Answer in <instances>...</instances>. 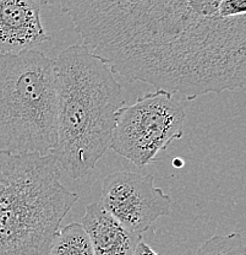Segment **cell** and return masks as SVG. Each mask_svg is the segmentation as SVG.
I'll return each mask as SVG.
<instances>
[{"label": "cell", "instance_id": "cell-8", "mask_svg": "<svg viewBox=\"0 0 246 255\" xmlns=\"http://www.w3.org/2000/svg\"><path fill=\"white\" fill-rule=\"evenodd\" d=\"M81 225L91 239L93 255H134L142 239L108 214L99 203L87 205Z\"/></svg>", "mask_w": 246, "mask_h": 255}, {"label": "cell", "instance_id": "cell-2", "mask_svg": "<svg viewBox=\"0 0 246 255\" xmlns=\"http://www.w3.org/2000/svg\"><path fill=\"white\" fill-rule=\"evenodd\" d=\"M55 64L57 145L52 151L71 179L86 177L110 148L116 112L124 107L115 74L83 44L60 52Z\"/></svg>", "mask_w": 246, "mask_h": 255}, {"label": "cell", "instance_id": "cell-10", "mask_svg": "<svg viewBox=\"0 0 246 255\" xmlns=\"http://www.w3.org/2000/svg\"><path fill=\"white\" fill-rule=\"evenodd\" d=\"M194 255H246L245 237L242 232L212 236Z\"/></svg>", "mask_w": 246, "mask_h": 255}, {"label": "cell", "instance_id": "cell-7", "mask_svg": "<svg viewBox=\"0 0 246 255\" xmlns=\"http://www.w3.org/2000/svg\"><path fill=\"white\" fill-rule=\"evenodd\" d=\"M38 0H0V55L32 50L50 41Z\"/></svg>", "mask_w": 246, "mask_h": 255}, {"label": "cell", "instance_id": "cell-9", "mask_svg": "<svg viewBox=\"0 0 246 255\" xmlns=\"http://www.w3.org/2000/svg\"><path fill=\"white\" fill-rule=\"evenodd\" d=\"M48 255H93L91 239L80 222L60 227L50 246Z\"/></svg>", "mask_w": 246, "mask_h": 255}, {"label": "cell", "instance_id": "cell-5", "mask_svg": "<svg viewBox=\"0 0 246 255\" xmlns=\"http://www.w3.org/2000/svg\"><path fill=\"white\" fill-rule=\"evenodd\" d=\"M185 110L174 95L156 90L115 114L110 148L139 168L157 159L184 134Z\"/></svg>", "mask_w": 246, "mask_h": 255}, {"label": "cell", "instance_id": "cell-1", "mask_svg": "<svg viewBox=\"0 0 246 255\" xmlns=\"http://www.w3.org/2000/svg\"><path fill=\"white\" fill-rule=\"evenodd\" d=\"M82 44L128 81L189 101L246 84V16L222 17L219 0L57 2Z\"/></svg>", "mask_w": 246, "mask_h": 255}, {"label": "cell", "instance_id": "cell-3", "mask_svg": "<svg viewBox=\"0 0 246 255\" xmlns=\"http://www.w3.org/2000/svg\"><path fill=\"white\" fill-rule=\"evenodd\" d=\"M78 199L52 153L0 152V255H48Z\"/></svg>", "mask_w": 246, "mask_h": 255}, {"label": "cell", "instance_id": "cell-12", "mask_svg": "<svg viewBox=\"0 0 246 255\" xmlns=\"http://www.w3.org/2000/svg\"><path fill=\"white\" fill-rule=\"evenodd\" d=\"M134 255H160V254H158L152 247L148 246L146 242H144L141 239V241L139 242V244H137L136 249H135Z\"/></svg>", "mask_w": 246, "mask_h": 255}, {"label": "cell", "instance_id": "cell-4", "mask_svg": "<svg viewBox=\"0 0 246 255\" xmlns=\"http://www.w3.org/2000/svg\"><path fill=\"white\" fill-rule=\"evenodd\" d=\"M57 107L54 59L37 49L0 55V152H52Z\"/></svg>", "mask_w": 246, "mask_h": 255}, {"label": "cell", "instance_id": "cell-6", "mask_svg": "<svg viewBox=\"0 0 246 255\" xmlns=\"http://www.w3.org/2000/svg\"><path fill=\"white\" fill-rule=\"evenodd\" d=\"M99 204L129 231L141 236L158 219L170 215L171 199L156 187L152 175L116 171L103 179Z\"/></svg>", "mask_w": 246, "mask_h": 255}, {"label": "cell", "instance_id": "cell-11", "mask_svg": "<svg viewBox=\"0 0 246 255\" xmlns=\"http://www.w3.org/2000/svg\"><path fill=\"white\" fill-rule=\"evenodd\" d=\"M218 10L222 17L246 16V0H219Z\"/></svg>", "mask_w": 246, "mask_h": 255}]
</instances>
